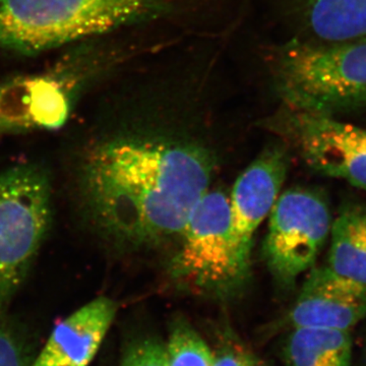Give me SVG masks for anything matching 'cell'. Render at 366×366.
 Listing matches in <instances>:
<instances>
[{
    "mask_svg": "<svg viewBox=\"0 0 366 366\" xmlns=\"http://www.w3.org/2000/svg\"><path fill=\"white\" fill-rule=\"evenodd\" d=\"M274 124L308 167L366 190L365 129L287 106Z\"/></svg>",
    "mask_w": 366,
    "mask_h": 366,
    "instance_id": "cell-8",
    "label": "cell"
},
{
    "mask_svg": "<svg viewBox=\"0 0 366 366\" xmlns=\"http://www.w3.org/2000/svg\"><path fill=\"white\" fill-rule=\"evenodd\" d=\"M120 366H167L165 343L155 338L134 342Z\"/></svg>",
    "mask_w": 366,
    "mask_h": 366,
    "instance_id": "cell-17",
    "label": "cell"
},
{
    "mask_svg": "<svg viewBox=\"0 0 366 366\" xmlns=\"http://www.w3.org/2000/svg\"><path fill=\"white\" fill-rule=\"evenodd\" d=\"M307 19L324 42L366 38V0H308Z\"/></svg>",
    "mask_w": 366,
    "mask_h": 366,
    "instance_id": "cell-14",
    "label": "cell"
},
{
    "mask_svg": "<svg viewBox=\"0 0 366 366\" xmlns=\"http://www.w3.org/2000/svg\"><path fill=\"white\" fill-rule=\"evenodd\" d=\"M212 366H264L252 351L238 342L226 341L213 351Z\"/></svg>",
    "mask_w": 366,
    "mask_h": 366,
    "instance_id": "cell-18",
    "label": "cell"
},
{
    "mask_svg": "<svg viewBox=\"0 0 366 366\" xmlns=\"http://www.w3.org/2000/svg\"><path fill=\"white\" fill-rule=\"evenodd\" d=\"M165 347L167 366L213 365V350L187 320H177L171 326Z\"/></svg>",
    "mask_w": 366,
    "mask_h": 366,
    "instance_id": "cell-15",
    "label": "cell"
},
{
    "mask_svg": "<svg viewBox=\"0 0 366 366\" xmlns=\"http://www.w3.org/2000/svg\"><path fill=\"white\" fill-rule=\"evenodd\" d=\"M332 224L329 204L315 190L291 189L279 196L262 244V257L277 285L291 288L314 268Z\"/></svg>",
    "mask_w": 366,
    "mask_h": 366,
    "instance_id": "cell-6",
    "label": "cell"
},
{
    "mask_svg": "<svg viewBox=\"0 0 366 366\" xmlns=\"http://www.w3.org/2000/svg\"><path fill=\"white\" fill-rule=\"evenodd\" d=\"M276 66L284 106L329 117L366 107V38L292 42Z\"/></svg>",
    "mask_w": 366,
    "mask_h": 366,
    "instance_id": "cell-3",
    "label": "cell"
},
{
    "mask_svg": "<svg viewBox=\"0 0 366 366\" xmlns=\"http://www.w3.org/2000/svg\"><path fill=\"white\" fill-rule=\"evenodd\" d=\"M213 161L201 147L122 136L94 144L79 158L74 184L92 225L129 247L180 236L209 192Z\"/></svg>",
    "mask_w": 366,
    "mask_h": 366,
    "instance_id": "cell-1",
    "label": "cell"
},
{
    "mask_svg": "<svg viewBox=\"0 0 366 366\" xmlns=\"http://www.w3.org/2000/svg\"><path fill=\"white\" fill-rule=\"evenodd\" d=\"M365 317L366 287L325 266L310 269L287 320L290 329L325 327L351 331Z\"/></svg>",
    "mask_w": 366,
    "mask_h": 366,
    "instance_id": "cell-10",
    "label": "cell"
},
{
    "mask_svg": "<svg viewBox=\"0 0 366 366\" xmlns=\"http://www.w3.org/2000/svg\"><path fill=\"white\" fill-rule=\"evenodd\" d=\"M282 351L286 366H350L352 334L334 327H292Z\"/></svg>",
    "mask_w": 366,
    "mask_h": 366,
    "instance_id": "cell-12",
    "label": "cell"
},
{
    "mask_svg": "<svg viewBox=\"0 0 366 366\" xmlns=\"http://www.w3.org/2000/svg\"><path fill=\"white\" fill-rule=\"evenodd\" d=\"M74 57L39 74L0 81V137L55 131L66 124L85 84Z\"/></svg>",
    "mask_w": 366,
    "mask_h": 366,
    "instance_id": "cell-7",
    "label": "cell"
},
{
    "mask_svg": "<svg viewBox=\"0 0 366 366\" xmlns=\"http://www.w3.org/2000/svg\"><path fill=\"white\" fill-rule=\"evenodd\" d=\"M25 340L16 327L0 319V366H30Z\"/></svg>",
    "mask_w": 366,
    "mask_h": 366,
    "instance_id": "cell-16",
    "label": "cell"
},
{
    "mask_svg": "<svg viewBox=\"0 0 366 366\" xmlns=\"http://www.w3.org/2000/svg\"><path fill=\"white\" fill-rule=\"evenodd\" d=\"M289 168L287 151L273 146L262 152L236 180L230 197L231 234L243 283L250 276L257 228L280 196Z\"/></svg>",
    "mask_w": 366,
    "mask_h": 366,
    "instance_id": "cell-9",
    "label": "cell"
},
{
    "mask_svg": "<svg viewBox=\"0 0 366 366\" xmlns=\"http://www.w3.org/2000/svg\"><path fill=\"white\" fill-rule=\"evenodd\" d=\"M53 221L52 180L37 163L0 172V319L26 283Z\"/></svg>",
    "mask_w": 366,
    "mask_h": 366,
    "instance_id": "cell-4",
    "label": "cell"
},
{
    "mask_svg": "<svg viewBox=\"0 0 366 366\" xmlns=\"http://www.w3.org/2000/svg\"><path fill=\"white\" fill-rule=\"evenodd\" d=\"M164 0H0V50L36 54L151 16Z\"/></svg>",
    "mask_w": 366,
    "mask_h": 366,
    "instance_id": "cell-2",
    "label": "cell"
},
{
    "mask_svg": "<svg viewBox=\"0 0 366 366\" xmlns=\"http://www.w3.org/2000/svg\"><path fill=\"white\" fill-rule=\"evenodd\" d=\"M170 262L169 274L178 287L224 298L244 285L231 234L230 197L209 190L192 211Z\"/></svg>",
    "mask_w": 366,
    "mask_h": 366,
    "instance_id": "cell-5",
    "label": "cell"
},
{
    "mask_svg": "<svg viewBox=\"0 0 366 366\" xmlns=\"http://www.w3.org/2000/svg\"><path fill=\"white\" fill-rule=\"evenodd\" d=\"M327 267L366 287V207H346L332 224Z\"/></svg>",
    "mask_w": 366,
    "mask_h": 366,
    "instance_id": "cell-13",
    "label": "cell"
},
{
    "mask_svg": "<svg viewBox=\"0 0 366 366\" xmlns=\"http://www.w3.org/2000/svg\"><path fill=\"white\" fill-rule=\"evenodd\" d=\"M117 312V302L105 296L86 303L56 325L30 366H88Z\"/></svg>",
    "mask_w": 366,
    "mask_h": 366,
    "instance_id": "cell-11",
    "label": "cell"
}]
</instances>
